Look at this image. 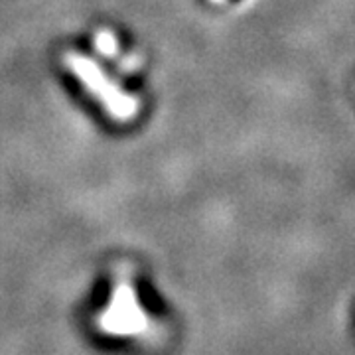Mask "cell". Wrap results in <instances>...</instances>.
I'll return each instance as SVG.
<instances>
[{"instance_id": "obj_1", "label": "cell", "mask_w": 355, "mask_h": 355, "mask_svg": "<svg viewBox=\"0 0 355 355\" xmlns=\"http://www.w3.org/2000/svg\"><path fill=\"white\" fill-rule=\"evenodd\" d=\"M64 62L76 73L77 79L83 83V87L93 93V97L101 103L113 119L130 121L137 116L140 107L139 99L132 97L127 91H123L119 85H114L93 60L79 55L76 51H67L64 55Z\"/></svg>"}, {"instance_id": "obj_2", "label": "cell", "mask_w": 355, "mask_h": 355, "mask_svg": "<svg viewBox=\"0 0 355 355\" xmlns=\"http://www.w3.org/2000/svg\"><path fill=\"white\" fill-rule=\"evenodd\" d=\"M95 48L105 58H114L119 53V40H116V36H114L111 30L101 28L95 34Z\"/></svg>"}, {"instance_id": "obj_3", "label": "cell", "mask_w": 355, "mask_h": 355, "mask_svg": "<svg viewBox=\"0 0 355 355\" xmlns=\"http://www.w3.org/2000/svg\"><path fill=\"white\" fill-rule=\"evenodd\" d=\"M139 65H140L139 55H128V58H125V60H123V64H119V67H121L123 71H135Z\"/></svg>"}, {"instance_id": "obj_4", "label": "cell", "mask_w": 355, "mask_h": 355, "mask_svg": "<svg viewBox=\"0 0 355 355\" xmlns=\"http://www.w3.org/2000/svg\"><path fill=\"white\" fill-rule=\"evenodd\" d=\"M211 2H216V4H221V2H225V0H211Z\"/></svg>"}]
</instances>
